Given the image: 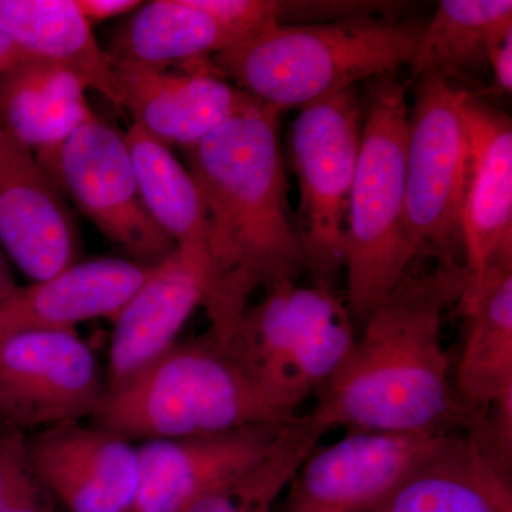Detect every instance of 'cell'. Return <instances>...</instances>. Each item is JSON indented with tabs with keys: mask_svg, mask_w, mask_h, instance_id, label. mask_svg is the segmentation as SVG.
Here are the masks:
<instances>
[{
	"mask_svg": "<svg viewBox=\"0 0 512 512\" xmlns=\"http://www.w3.org/2000/svg\"><path fill=\"white\" fill-rule=\"evenodd\" d=\"M150 269L130 259L96 258L18 286L0 302V339L26 330H74L84 320H113Z\"/></svg>",
	"mask_w": 512,
	"mask_h": 512,
	"instance_id": "cell-19",
	"label": "cell"
},
{
	"mask_svg": "<svg viewBox=\"0 0 512 512\" xmlns=\"http://www.w3.org/2000/svg\"><path fill=\"white\" fill-rule=\"evenodd\" d=\"M463 342L454 387L470 412L512 430V261L468 278L458 301Z\"/></svg>",
	"mask_w": 512,
	"mask_h": 512,
	"instance_id": "cell-17",
	"label": "cell"
},
{
	"mask_svg": "<svg viewBox=\"0 0 512 512\" xmlns=\"http://www.w3.org/2000/svg\"><path fill=\"white\" fill-rule=\"evenodd\" d=\"M148 214L174 242L204 291L210 271L207 225L194 178L171 147L131 124L126 134Z\"/></svg>",
	"mask_w": 512,
	"mask_h": 512,
	"instance_id": "cell-22",
	"label": "cell"
},
{
	"mask_svg": "<svg viewBox=\"0 0 512 512\" xmlns=\"http://www.w3.org/2000/svg\"><path fill=\"white\" fill-rule=\"evenodd\" d=\"M498 92L510 94L512 90V32L507 33L493 47L488 59Z\"/></svg>",
	"mask_w": 512,
	"mask_h": 512,
	"instance_id": "cell-30",
	"label": "cell"
},
{
	"mask_svg": "<svg viewBox=\"0 0 512 512\" xmlns=\"http://www.w3.org/2000/svg\"><path fill=\"white\" fill-rule=\"evenodd\" d=\"M365 106L357 86L299 109L291 160L299 185L298 224L315 284L332 286L345 266L350 191L362 143Z\"/></svg>",
	"mask_w": 512,
	"mask_h": 512,
	"instance_id": "cell-8",
	"label": "cell"
},
{
	"mask_svg": "<svg viewBox=\"0 0 512 512\" xmlns=\"http://www.w3.org/2000/svg\"><path fill=\"white\" fill-rule=\"evenodd\" d=\"M30 471L63 512H131L138 448L99 424H57L28 434Z\"/></svg>",
	"mask_w": 512,
	"mask_h": 512,
	"instance_id": "cell-12",
	"label": "cell"
},
{
	"mask_svg": "<svg viewBox=\"0 0 512 512\" xmlns=\"http://www.w3.org/2000/svg\"><path fill=\"white\" fill-rule=\"evenodd\" d=\"M379 512H512L511 461L485 417L448 434Z\"/></svg>",
	"mask_w": 512,
	"mask_h": 512,
	"instance_id": "cell-18",
	"label": "cell"
},
{
	"mask_svg": "<svg viewBox=\"0 0 512 512\" xmlns=\"http://www.w3.org/2000/svg\"><path fill=\"white\" fill-rule=\"evenodd\" d=\"M463 265L410 269L363 320L362 335L339 369L315 393L303 416L328 431L451 433L476 423L458 399L443 343L447 309L460 301Z\"/></svg>",
	"mask_w": 512,
	"mask_h": 512,
	"instance_id": "cell-2",
	"label": "cell"
},
{
	"mask_svg": "<svg viewBox=\"0 0 512 512\" xmlns=\"http://www.w3.org/2000/svg\"><path fill=\"white\" fill-rule=\"evenodd\" d=\"M0 248L32 282L80 261L69 205L28 146L0 126Z\"/></svg>",
	"mask_w": 512,
	"mask_h": 512,
	"instance_id": "cell-14",
	"label": "cell"
},
{
	"mask_svg": "<svg viewBox=\"0 0 512 512\" xmlns=\"http://www.w3.org/2000/svg\"><path fill=\"white\" fill-rule=\"evenodd\" d=\"M194 5L225 28L241 43L274 25H281L282 6L278 0H192Z\"/></svg>",
	"mask_w": 512,
	"mask_h": 512,
	"instance_id": "cell-27",
	"label": "cell"
},
{
	"mask_svg": "<svg viewBox=\"0 0 512 512\" xmlns=\"http://www.w3.org/2000/svg\"><path fill=\"white\" fill-rule=\"evenodd\" d=\"M325 431L303 417L289 421L274 451L258 466L205 495L184 512H272L293 474L319 446Z\"/></svg>",
	"mask_w": 512,
	"mask_h": 512,
	"instance_id": "cell-26",
	"label": "cell"
},
{
	"mask_svg": "<svg viewBox=\"0 0 512 512\" xmlns=\"http://www.w3.org/2000/svg\"><path fill=\"white\" fill-rule=\"evenodd\" d=\"M426 22L369 13L335 22L274 25L210 57L224 79L265 106H308L409 64Z\"/></svg>",
	"mask_w": 512,
	"mask_h": 512,
	"instance_id": "cell-3",
	"label": "cell"
},
{
	"mask_svg": "<svg viewBox=\"0 0 512 512\" xmlns=\"http://www.w3.org/2000/svg\"><path fill=\"white\" fill-rule=\"evenodd\" d=\"M409 117L406 229L414 262L457 265L466 184L468 90L440 74L420 76Z\"/></svg>",
	"mask_w": 512,
	"mask_h": 512,
	"instance_id": "cell-7",
	"label": "cell"
},
{
	"mask_svg": "<svg viewBox=\"0 0 512 512\" xmlns=\"http://www.w3.org/2000/svg\"><path fill=\"white\" fill-rule=\"evenodd\" d=\"M74 2L90 26L93 23L130 15L143 3L138 0H74Z\"/></svg>",
	"mask_w": 512,
	"mask_h": 512,
	"instance_id": "cell-29",
	"label": "cell"
},
{
	"mask_svg": "<svg viewBox=\"0 0 512 512\" xmlns=\"http://www.w3.org/2000/svg\"><path fill=\"white\" fill-rule=\"evenodd\" d=\"M6 512H59V505L36 481L28 493L19 498Z\"/></svg>",
	"mask_w": 512,
	"mask_h": 512,
	"instance_id": "cell-31",
	"label": "cell"
},
{
	"mask_svg": "<svg viewBox=\"0 0 512 512\" xmlns=\"http://www.w3.org/2000/svg\"><path fill=\"white\" fill-rule=\"evenodd\" d=\"M36 484L30 471L28 433L0 426V512H6Z\"/></svg>",
	"mask_w": 512,
	"mask_h": 512,
	"instance_id": "cell-28",
	"label": "cell"
},
{
	"mask_svg": "<svg viewBox=\"0 0 512 512\" xmlns=\"http://www.w3.org/2000/svg\"><path fill=\"white\" fill-rule=\"evenodd\" d=\"M28 56L12 39L0 32V74Z\"/></svg>",
	"mask_w": 512,
	"mask_h": 512,
	"instance_id": "cell-32",
	"label": "cell"
},
{
	"mask_svg": "<svg viewBox=\"0 0 512 512\" xmlns=\"http://www.w3.org/2000/svg\"><path fill=\"white\" fill-rule=\"evenodd\" d=\"M107 383L76 330H26L0 339V426L28 433L96 416Z\"/></svg>",
	"mask_w": 512,
	"mask_h": 512,
	"instance_id": "cell-10",
	"label": "cell"
},
{
	"mask_svg": "<svg viewBox=\"0 0 512 512\" xmlns=\"http://www.w3.org/2000/svg\"><path fill=\"white\" fill-rule=\"evenodd\" d=\"M59 512H63L62 510H59Z\"/></svg>",
	"mask_w": 512,
	"mask_h": 512,
	"instance_id": "cell-34",
	"label": "cell"
},
{
	"mask_svg": "<svg viewBox=\"0 0 512 512\" xmlns=\"http://www.w3.org/2000/svg\"><path fill=\"white\" fill-rule=\"evenodd\" d=\"M407 84L397 73L366 83L343 266L353 322H363L416 265L406 229Z\"/></svg>",
	"mask_w": 512,
	"mask_h": 512,
	"instance_id": "cell-4",
	"label": "cell"
},
{
	"mask_svg": "<svg viewBox=\"0 0 512 512\" xmlns=\"http://www.w3.org/2000/svg\"><path fill=\"white\" fill-rule=\"evenodd\" d=\"M241 39L192 0H153L116 30L106 53L111 62L163 67L210 59Z\"/></svg>",
	"mask_w": 512,
	"mask_h": 512,
	"instance_id": "cell-24",
	"label": "cell"
},
{
	"mask_svg": "<svg viewBox=\"0 0 512 512\" xmlns=\"http://www.w3.org/2000/svg\"><path fill=\"white\" fill-rule=\"evenodd\" d=\"M468 164L461 207V249L468 278L512 261V124L468 93Z\"/></svg>",
	"mask_w": 512,
	"mask_h": 512,
	"instance_id": "cell-16",
	"label": "cell"
},
{
	"mask_svg": "<svg viewBox=\"0 0 512 512\" xmlns=\"http://www.w3.org/2000/svg\"><path fill=\"white\" fill-rule=\"evenodd\" d=\"M288 423L143 441L137 446L140 483L131 512L187 511L205 495L258 466L274 451Z\"/></svg>",
	"mask_w": 512,
	"mask_h": 512,
	"instance_id": "cell-15",
	"label": "cell"
},
{
	"mask_svg": "<svg viewBox=\"0 0 512 512\" xmlns=\"http://www.w3.org/2000/svg\"><path fill=\"white\" fill-rule=\"evenodd\" d=\"M94 423L130 440L210 436L254 424H284L241 363L211 333L174 343L106 394Z\"/></svg>",
	"mask_w": 512,
	"mask_h": 512,
	"instance_id": "cell-5",
	"label": "cell"
},
{
	"mask_svg": "<svg viewBox=\"0 0 512 512\" xmlns=\"http://www.w3.org/2000/svg\"><path fill=\"white\" fill-rule=\"evenodd\" d=\"M200 305V281L175 249L150 269L146 281L114 316L107 393L119 389L177 343L178 333Z\"/></svg>",
	"mask_w": 512,
	"mask_h": 512,
	"instance_id": "cell-20",
	"label": "cell"
},
{
	"mask_svg": "<svg viewBox=\"0 0 512 512\" xmlns=\"http://www.w3.org/2000/svg\"><path fill=\"white\" fill-rule=\"evenodd\" d=\"M281 111L256 103L184 148L204 207L210 271L202 305L227 349L258 289L308 269L288 198Z\"/></svg>",
	"mask_w": 512,
	"mask_h": 512,
	"instance_id": "cell-1",
	"label": "cell"
},
{
	"mask_svg": "<svg viewBox=\"0 0 512 512\" xmlns=\"http://www.w3.org/2000/svg\"><path fill=\"white\" fill-rule=\"evenodd\" d=\"M0 32L26 55L72 70L116 106L110 57L74 0H0Z\"/></svg>",
	"mask_w": 512,
	"mask_h": 512,
	"instance_id": "cell-23",
	"label": "cell"
},
{
	"mask_svg": "<svg viewBox=\"0 0 512 512\" xmlns=\"http://www.w3.org/2000/svg\"><path fill=\"white\" fill-rule=\"evenodd\" d=\"M87 90L62 64L25 57L0 74V126L36 156L47 153L96 117Z\"/></svg>",
	"mask_w": 512,
	"mask_h": 512,
	"instance_id": "cell-21",
	"label": "cell"
},
{
	"mask_svg": "<svg viewBox=\"0 0 512 512\" xmlns=\"http://www.w3.org/2000/svg\"><path fill=\"white\" fill-rule=\"evenodd\" d=\"M448 434L346 431L305 458L278 512H379Z\"/></svg>",
	"mask_w": 512,
	"mask_h": 512,
	"instance_id": "cell-11",
	"label": "cell"
},
{
	"mask_svg": "<svg viewBox=\"0 0 512 512\" xmlns=\"http://www.w3.org/2000/svg\"><path fill=\"white\" fill-rule=\"evenodd\" d=\"M510 32L511 0H443L410 60L412 79L434 73L451 80L487 69L491 50Z\"/></svg>",
	"mask_w": 512,
	"mask_h": 512,
	"instance_id": "cell-25",
	"label": "cell"
},
{
	"mask_svg": "<svg viewBox=\"0 0 512 512\" xmlns=\"http://www.w3.org/2000/svg\"><path fill=\"white\" fill-rule=\"evenodd\" d=\"M111 66L116 106L168 147L194 146L256 103L224 79L210 59L163 67Z\"/></svg>",
	"mask_w": 512,
	"mask_h": 512,
	"instance_id": "cell-13",
	"label": "cell"
},
{
	"mask_svg": "<svg viewBox=\"0 0 512 512\" xmlns=\"http://www.w3.org/2000/svg\"><path fill=\"white\" fill-rule=\"evenodd\" d=\"M355 329L333 286L282 282L249 306L227 349L276 419L288 423L346 359Z\"/></svg>",
	"mask_w": 512,
	"mask_h": 512,
	"instance_id": "cell-6",
	"label": "cell"
},
{
	"mask_svg": "<svg viewBox=\"0 0 512 512\" xmlns=\"http://www.w3.org/2000/svg\"><path fill=\"white\" fill-rule=\"evenodd\" d=\"M18 285L13 281L12 274H10L8 262L3 256V249L0 248V302L8 298L10 293L15 292Z\"/></svg>",
	"mask_w": 512,
	"mask_h": 512,
	"instance_id": "cell-33",
	"label": "cell"
},
{
	"mask_svg": "<svg viewBox=\"0 0 512 512\" xmlns=\"http://www.w3.org/2000/svg\"><path fill=\"white\" fill-rule=\"evenodd\" d=\"M36 158L60 194L130 261L153 268L173 254L174 242L144 205L130 148L119 130L96 116Z\"/></svg>",
	"mask_w": 512,
	"mask_h": 512,
	"instance_id": "cell-9",
	"label": "cell"
}]
</instances>
